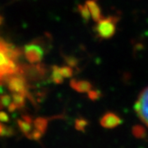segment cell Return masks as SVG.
<instances>
[{
    "label": "cell",
    "mask_w": 148,
    "mask_h": 148,
    "mask_svg": "<svg viewBox=\"0 0 148 148\" xmlns=\"http://www.w3.org/2000/svg\"><path fill=\"white\" fill-rule=\"evenodd\" d=\"M9 81V87L11 90L15 91L16 94H21L22 95L25 90H26V86L25 82L20 77H11Z\"/></svg>",
    "instance_id": "cell-8"
},
{
    "label": "cell",
    "mask_w": 148,
    "mask_h": 148,
    "mask_svg": "<svg viewBox=\"0 0 148 148\" xmlns=\"http://www.w3.org/2000/svg\"><path fill=\"white\" fill-rule=\"evenodd\" d=\"M135 110L141 120L148 126V86L138 96L135 104Z\"/></svg>",
    "instance_id": "cell-3"
},
{
    "label": "cell",
    "mask_w": 148,
    "mask_h": 148,
    "mask_svg": "<svg viewBox=\"0 0 148 148\" xmlns=\"http://www.w3.org/2000/svg\"><path fill=\"white\" fill-rule=\"evenodd\" d=\"M52 78H53V81L57 83V84H59V83H62L63 81H64V77L63 75L61 74L60 71H59V68L58 67H53V73H52Z\"/></svg>",
    "instance_id": "cell-9"
},
{
    "label": "cell",
    "mask_w": 148,
    "mask_h": 148,
    "mask_svg": "<svg viewBox=\"0 0 148 148\" xmlns=\"http://www.w3.org/2000/svg\"><path fill=\"white\" fill-rule=\"evenodd\" d=\"M19 53L15 48L0 40V82L10 79L19 71L17 58Z\"/></svg>",
    "instance_id": "cell-1"
},
{
    "label": "cell",
    "mask_w": 148,
    "mask_h": 148,
    "mask_svg": "<svg viewBox=\"0 0 148 148\" xmlns=\"http://www.w3.org/2000/svg\"><path fill=\"white\" fill-rule=\"evenodd\" d=\"M121 119L114 113H106L101 119V125L106 128H114L121 123Z\"/></svg>",
    "instance_id": "cell-5"
},
{
    "label": "cell",
    "mask_w": 148,
    "mask_h": 148,
    "mask_svg": "<svg viewBox=\"0 0 148 148\" xmlns=\"http://www.w3.org/2000/svg\"><path fill=\"white\" fill-rule=\"evenodd\" d=\"M88 96H89L90 100H97L100 97V92L97 91V90H90L88 92Z\"/></svg>",
    "instance_id": "cell-14"
},
{
    "label": "cell",
    "mask_w": 148,
    "mask_h": 148,
    "mask_svg": "<svg viewBox=\"0 0 148 148\" xmlns=\"http://www.w3.org/2000/svg\"><path fill=\"white\" fill-rule=\"evenodd\" d=\"M70 86L73 90L81 93L89 92L92 88V85L88 81H84V80H71Z\"/></svg>",
    "instance_id": "cell-6"
},
{
    "label": "cell",
    "mask_w": 148,
    "mask_h": 148,
    "mask_svg": "<svg viewBox=\"0 0 148 148\" xmlns=\"http://www.w3.org/2000/svg\"><path fill=\"white\" fill-rule=\"evenodd\" d=\"M78 10H79V12L81 13V16H82V18L84 20L88 21L90 19V17L91 16H90V11L88 9L87 6L86 5V3H85V5L78 6Z\"/></svg>",
    "instance_id": "cell-10"
},
{
    "label": "cell",
    "mask_w": 148,
    "mask_h": 148,
    "mask_svg": "<svg viewBox=\"0 0 148 148\" xmlns=\"http://www.w3.org/2000/svg\"><path fill=\"white\" fill-rule=\"evenodd\" d=\"M26 57L31 63H36L39 62L43 56V49L38 45H29L26 47L25 49Z\"/></svg>",
    "instance_id": "cell-4"
},
{
    "label": "cell",
    "mask_w": 148,
    "mask_h": 148,
    "mask_svg": "<svg viewBox=\"0 0 148 148\" xmlns=\"http://www.w3.org/2000/svg\"><path fill=\"white\" fill-rule=\"evenodd\" d=\"M145 132H146V130H145V128L143 127V126H135V127L132 128V132H133V134L136 136V137H138V138H142L144 136V134H145Z\"/></svg>",
    "instance_id": "cell-12"
},
{
    "label": "cell",
    "mask_w": 148,
    "mask_h": 148,
    "mask_svg": "<svg viewBox=\"0 0 148 148\" xmlns=\"http://www.w3.org/2000/svg\"><path fill=\"white\" fill-rule=\"evenodd\" d=\"M59 71L61 74L63 75L64 78H68V77H71L73 74V71L69 66H64V67H61L59 68Z\"/></svg>",
    "instance_id": "cell-11"
},
{
    "label": "cell",
    "mask_w": 148,
    "mask_h": 148,
    "mask_svg": "<svg viewBox=\"0 0 148 148\" xmlns=\"http://www.w3.org/2000/svg\"><path fill=\"white\" fill-rule=\"evenodd\" d=\"M86 5L87 6L90 11V16L95 21H99L102 18L101 10L98 3L95 0H87L86 2Z\"/></svg>",
    "instance_id": "cell-7"
},
{
    "label": "cell",
    "mask_w": 148,
    "mask_h": 148,
    "mask_svg": "<svg viewBox=\"0 0 148 148\" xmlns=\"http://www.w3.org/2000/svg\"><path fill=\"white\" fill-rule=\"evenodd\" d=\"M0 121H8V116L7 115V114L3 113V112H0Z\"/></svg>",
    "instance_id": "cell-15"
},
{
    "label": "cell",
    "mask_w": 148,
    "mask_h": 148,
    "mask_svg": "<svg viewBox=\"0 0 148 148\" xmlns=\"http://www.w3.org/2000/svg\"><path fill=\"white\" fill-rule=\"evenodd\" d=\"M86 124H87V122L86 121L85 119H77L76 121V127L78 130H84V128L86 126Z\"/></svg>",
    "instance_id": "cell-13"
},
{
    "label": "cell",
    "mask_w": 148,
    "mask_h": 148,
    "mask_svg": "<svg viewBox=\"0 0 148 148\" xmlns=\"http://www.w3.org/2000/svg\"><path fill=\"white\" fill-rule=\"evenodd\" d=\"M118 17L115 16H107L105 18H101L97 21V25L95 27V32L98 36L103 40H108L116 32V24Z\"/></svg>",
    "instance_id": "cell-2"
}]
</instances>
